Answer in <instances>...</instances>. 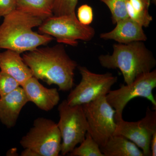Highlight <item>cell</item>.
Masks as SVG:
<instances>
[{
    "instance_id": "603a6c76",
    "label": "cell",
    "mask_w": 156,
    "mask_h": 156,
    "mask_svg": "<svg viewBox=\"0 0 156 156\" xmlns=\"http://www.w3.org/2000/svg\"><path fill=\"white\" fill-rule=\"evenodd\" d=\"M16 9V0H0V19Z\"/></svg>"
},
{
    "instance_id": "7c38bea8",
    "label": "cell",
    "mask_w": 156,
    "mask_h": 156,
    "mask_svg": "<svg viewBox=\"0 0 156 156\" xmlns=\"http://www.w3.org/2000/svg\"><path fill=\"white\" fill-rule=\"evenodd\" d=\"M115 24L112 30L101 34V38L104 40H113L122 44L147 41V36L143 27L129 17L118 21Z\"/></svg>"
},
{
    "instance_id": "5bb4252c",
    "label": "cell",
    "mask_w": 156,
    "mask_h": 156,
    "mask_svg": "<svg viewBox=\"0 0 156 156\" xmlns=\"http://www.w3.org/2000/svg\"><path fill=\"white\" fill-rule=\"evenodd\" d=\"M20 54L10 50L0 53V69L14 78L22 87L26 81L33 76Z\"/></svg>"
},
{
    "instance_id": "2e32d148",
    "label": "cell",
    "mask_w": 156,
    "mask_h": 156,
    "mask_svg": "<svg viewBox=\"0 0 156 156\" xmlns=\"http://www.w3.org/2000/svg\"><path fill=\"white\" fill-rule=\"evenodd\" d=\"M54 0H16V9L44 20L53 16Z\"/></svg>"
},
{
    "instance_id": "277c9868",
    "label": "cell",
    "mask_w": 156,
    "mask_h": 156,
    "mask_svg": "<svg viewBox=\"0 0 156 156\" xmlns=\"http://www.w3.org/2000/svg\"><path fill=\"white\" fill-rule=\"evenodd\" d=\"M39 32L54 37L59 43L76 46L78 41H89L95 36V29L82 24L76 14L51 16L39 26Z\"/></svg>"
},
{
    "instance_id": "4fadbf2b",
    "label": "cell",
    "mask_w": 156,
    "mask_h": 156,
    "mask_svg": "<svg viewBox=\"0 0 156 156\" xmlns=\"http://www.w3.org/2000/svg\"><path fill=\"white\" fill-rule=\"evenodd\" d=\"M28 102L22 87L0 97V121L8 128L14 127L23 108Z\"/></svg>"
},
{
    "instance_id": "ffe728a7",
    "label": "cell",
    "mask_w": 156,
    "mask_h": 156,
    "mask_svg": "<svg viewBox=\"0 0 156 156\" xmlns=\"http://www.w3.org/2000/svg\"><path fill=\"white\" fill-rule=\"evenodd\" d=\"M78 2V0H54L53 16L76 14V8Z\"/></svg>"
},
{
    "instance_id": "30bf717a",
    "label": "cell",
    "mask_w": 156,
    "mask_h": 156,
    "mask_svg": "<svg viewBox=\"0 0 156 156\" xmlns=\"http://www.w3.org/2000/svg\"><path fill=\"white\" fill-rule=\"evenodd\" d=\"M116 122L117 127L114 135L125 136L141 149L144 156H151V139L156 132V110L152 111L148 107L145 117L137 122H127L123 119Z\"/></svg>"
},
{
    "instance_id": "cb8c5ba5",
    "label": "cell",
    "mask_w": 156,
    "mask_h": 156,
    "mask_svg": "<svg viewBox=\"0 0 156 156\" xmlns=\"http://www.w3.org/2000/svg\"><path fill=\"white\" fill-rule=\"evenodd\" d=\"M151 155V156H156V132L152 136L150 144Z\"/></svg>"
},
{
    "instance_id": "ba28073f",
    "label": "cell",
    "mask_w": 156,
    "mask_h": 156,
    "mask_svg": "<svg viewBox=\"0 0 156 156\" xmlns=\"http://www.w3.org/2000/svg\"><path fill=\"white\" fill-rule=\"evenodd\" d=\"M78 69L80 82L71 91L66 99L71 106L83 105L106 96L118 80V77L112 73H95L85 66H79Z\"/></svg>"
},
{
    "instance_id": "d6986e66",
    "label": "cell",
    "mask_w": 156,
    "mask_h": 156,
    "mask_svg": "<svg viewBox=\"0 0 156 156\" xmlns=\"http://www.w3.org/2000/svg\"><path fill=\"white\" fill-rule=\"evenodd\" d=\"M105 4L112 14V22L115 24L118 21L128 17L126 11L127 0H99Z\"/></svg>"
},
{
    "instance_id": "3957f363",
    "label": "cell",
    "mask_w": 156,
    "mask_h": 156,
    "mask_svg": "<svg viewBox=\"0 0 156 156\" xmlns=\"http://www.w3.org/2000/svg\"><path fill=\"white\" fill-rule=\"evenodd\" d=\"M98 58L102 67L120 69L126 85L140 74L152 70L156 65L152 52L142 41L114 44L112 54L101 55Z\"/></svg>"
},
{
    "instance_id": "8992f818",
    "label": "cell",
    "mask_w": 156,
    "mask_h": 156,
    "mask_svg": "<svg viewBox=\"0 0 156 156\" xmlns=\"http://www.w3.org/2000/svg\"><path fill=\"white\" fill-rule=\"evenodd\" d=\"M62 136L57 124L53 120L40 117L20 144L23 148L34 151L38 156H58L61 152Z\"/></svg>"
},
{
    "instance_id": "6da1fadb",
    "label": "cell",
    "mask_w": 156,
    "mask_h": 156,
    "mask_svg": "<svg viewBox=\"0 0 156 156\" xmlns=\"http://www.w3.org/2000/svg\"><path fill=\"white\" fill-rule=\"evenodd\" d=\"M33 76L48 85L55 84L58 90L68 91L74 86L75 70L78 64L66 53L63 45L37 48L23 55Z\"/></svg>"
},
{
    "instance_id": "8fae6325",
    "label": "cell",
    "mask_w": 156,
    "mask_h": 156,
    "mask_svg": "<svg viewBox=\"0 0 156 156\" xmlns=\"http://www.w3.org/2000/svg\"><path fill=\"white\" fill-rule=\"evenodd\" d=\"M21 87L24 90L28 101L32 102L42 110L50 111L60 100V95L57 89L46 88L34 77L29 78Z\"/></svg>"
},
{
    "instance_id": "9a60e30c",
    "label": "cell",
    "mask_w": 156,
    "mask_h": 156,
    "mask_svg": "<svg viewBox=\"0 0 156 156\" xmlns=\"http://www.w3.org/2000/svg\"><path fill=\"white\" fill-rule=\"evenodd\" d=\"M100 148L104 156H144L135 144L121 135H113Z\"/></svg>"
},
{
    "instance_id": "5b68a950",
    "label": "cell",
    "mask_w": 156,
    "mask_h": 156,
    "mask_svg": "<svg viewBox=\"0 0 156 156\" xmlns=\"http://www.w3.org/2000/svg\"><path fill=\"white\" fill-rule=\"evenodd\" d=\"M58 110L59 120L57 124L62 136L60 153L65 156L84 140L89 126L83 105L71 106L65 99L59 105Z\"/></svg>"
},
{
    "instance_id": "d4e9b609",
    "label": "cell",
    "mask_w": 156,
    "mask_h": 156,
    "mask_svg": "<svg viewBox=\"0 0 156 156\" xmlns=\"http://www.w3.org/2000/svg\"><path fill=\"white\" fill-rule=\"evenodd\" d=\"M21 156H38L36 153L34 151L28 148H25V150L22 152Z\"/></svg>"
},
{
    "instance_id": "7402d4cb",
    "label": "cell",
    "mask_w": 156,
    "mask_h": 156,
    "mask_svg": "<svg viewBox=\"0 0 156 156\" xmlns=\"http://www.w3.org/2000/svg\"><path fill=\"white\" fill-rule=\"evenodd\" d=\"M77 18L82 24L89 25L93 20V11L91 6L87 4L82 5L77 11Z\"/></svg>"
},
{
    "instance_id": "52a82bcc",
    "label": "cell",
    "mask_w": 156,
    "mask_h": 156,
    "mask_svg": "<svg viewBox=\"0 0 156 156\" xmlns=\"http://www.w3.org/2000/svg\"><path fill=\"white\" fill-rule=\"evenodd\" d=\"M156 87V70L138 76L129 85H122L119 89L111 90L105 96L107 101L114 109L116 122L123 119V112L127 104L136 97L146 98L156 107V101L153 90Z\"/></svg>"
},
{
    "instance_id": "44dd1931",
    "label": "cell",
    "mask_w": 156,
    "mask_h": 156,
    "mask_svg": "<svg viewBox=\"0 0 156 156\" xmlns=\"http://www.w3.org/2000/svg\"><path fill=\"white\" fill-rule=\"evenodd\" d=\"M20 87L14 78L0 71V97H3Z\"/></svg>"
},
{
    "instance_id": "e0dca14e",
    "label": "cell",
    "mask_w": 156,
    "mask_h": 156,
    "mask_svg": "<svg viewBox=\"0 0 156 156\" xmlns=\"http://www.w3.org/2000/svg\"><path fill=\"white\" fill-rule=\"evenodd\" d=\"M151 0H127L126 11L128 17L143 27H147L152 21L149 12Z\"/></svg>"
},
{
    "instance_id": "484cf974",
    "label": "cell",
    "mask_w": 156,
    "mask_h": 156,
    "mask_svg": "<svg viewBox=\"0 0 156 156\" xmlns=\"http://www.w3.org/2000/svg\"><path fill=\"white\" fill-rule=\"evenodd\" d=\"M151 2L155 5L156 4V0H151Z\"/></svg>"
},
{
    "instance_id": "9c48e42d",
    "label": "cell",
    "mask_w": 156,
    "mask_h": 156,
    "mask_svg": "<svg viewBox=\"0 0 156 156\" xmlns=\"http://www.w3.org/2000/svg\"><path fill=\"white\" fill-rule=\"evenodd\" d=\"M82 105L89 126L88 132L101 147L114 134L117 127L115 111L105 96Z\"/></svg>"
},
{
    "instance_id": "7a4b0ae2",
    "label": "cell",
    "mask_w": 156,
    "mask_h": 156,
    "mask_svg": "<svg viewBox=\"0 0 156 156\" xmlns=\"http://www.w3.org/2000/svg\"><path fill=\"white\" fill-rule=\"evenodd\" d=\"M43 21L39 17L15 9L4 17L0 25V49L21 53L47 44L53 40V37L37 33L32 30L40 26Z\"/></svg>"
},
{
    "instance_id": "ac0fdd59",
    "label": "cell",
    "mask_w": 156,
    "mask_h": 156,
    "mask_svg": "<svg viewBox=\"0 0 156 156\" xmlns=\"http://www.w3.org/2000/svg\"><path fill=\"white\" fill-rule=\"evenodd\" d=\"M80 145L75 147L70 153L71 156H104L100 150V146L87 132L84 140Z\"/></svg>"
}]
</instances>
